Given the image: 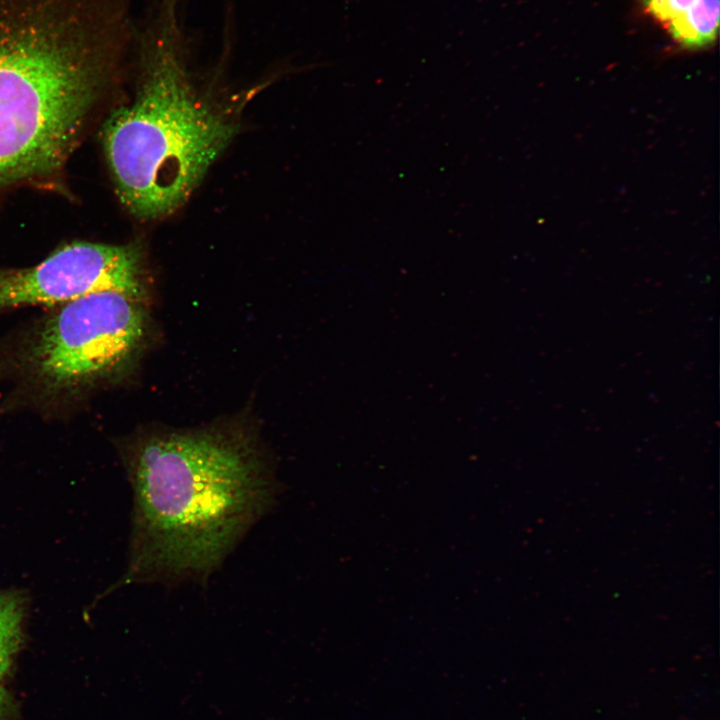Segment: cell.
I'll use <instances>...</instances> for the list:
<instances>
[{
	"instance_id": "5",
	"label": "cell",
	"mask_w": 720,
	"mask_h": 720,
	"mask_svg": "<svg viewBox=\"0 0 720 720\" xmlns=\"http://www.w3.org/2000/svg\"><path fill=\"white\" fill-rule=\"evenodd\" d=\"M143 263L136 244L74 241L40 263L0 268V311L34 305L56 306L88 294L118 291L144 295Z\"/></svg>"
},
{
	"instance_id": "4",
	"label": "cell",
	"mask_w": 720,
	"mask_h": 720,
	"mask_svg": "<svg viewBox=\"0 0 720 720\" xmlns=\"http://www.w3.org/2000/svg\"><path fill=\"white\" fill-rule=\"evenodd\" d=\"M145 329L140 299L118 291L52 306L3 344L4 402L44 416L80 410L126 370Z\"/></svg>"
},
{
	"instance_id": "9",
	"label": "cell",
	"mask_w": 720,
	"mask_h": 720,
	"mask_svg": "<svg viewBox=\"0 0 720 720\" xmlns=\"http://www.w3.org/2000/svg\"><path fill=\"white\" fill-rule=\"evenodd\" d=\"M11 706V698L4 687L2 681L0 680V720H6L8 713L10 711Z\"/></svg>"
},
{
	"instance_id": "1",
	"label": "cell",
	"mask_w": 720,
	"mask_h": 720,
	"mask_svg": "<svg viewBox=\"0 0 720 720\" xmlns=\"http://www.w3.org/2000/svg\"><path fill=\"white\" fill-rule=\"evenodd\" d=\"M123 458L134 499L129 561L108 592L206 579L279 492L255 443L229 431L151 434Z\"/></svg>"
},
{
	"instance_id": "3",
	"label": "cell",
	"mask_w": 720,
	"mask_h": 720,
	"mask_svg": "<svg viewBox=\"0 0 720 720\" xmlns=\"http://www.w3.org/2000/svg\"><path fill=\"white\" fill-rule=\"evenodd\" d=\"M189 0H149L134 26V99L105 120L102 145L116 192L136 217L178 208L237 127L197 93L188 69L194 36Z\"/></svg>"
},
{
	"instance_id": "2",
	"label": "cell",
	"mask_w": 720,
	"mask_h": 720,
	"mask_svg": "<svg viewBox=\"0 0 720 720\" xmlns=\"http://www.w3.org/2000/svg\"><path fill=\"white\" fill-rule=\"evenodd\" d=\"M128 55L101 0H0V191L63 170Z\"/></svg>"
},
{
	"instance_id": "8",
	"label": "cell",
	"mask_w": 720,
	"mask_h": 720,
	"mask_svg": "<svg viewBox=\"0 0 720 720\" xmlns=\"http://www.w3.org/2000/svg\"><path fill=\"white\" fill-rule=\"evenodd\" d=\"M697 0H642L645 12L664 28Z\"/></svg>"
},
{
	"instance_id": "7",
	"label": "cell",
	"mask_w": 720,
	"mask_h": 720,
	"mask_svg": "<svg viewBox=\"0 0 720 720\" xmlns=\"http://www.w3.org/2000/svg\"><path fill=\"white\" fill-rule=\"evenodd\" d=\"M719 12V0H697L685 13L672 20L665 29L683 48H704L717 38Z\"/></svg>"
},
{
	"instance_id": "6",
	"label": "cell",
	"mask_w": 720,
	"mask_h": 720,
	"mask_svg": "<svg viewBox=\"0 0 720 720\" xmlns=\"http://www.w3.org/2000/svg\"><path fill=\"white\" fill-rule=\"evenodd\" d=\"M28 599L17 589L0 590V680L10 672L24 640Z\"/></svg>"
}]
</instances>
